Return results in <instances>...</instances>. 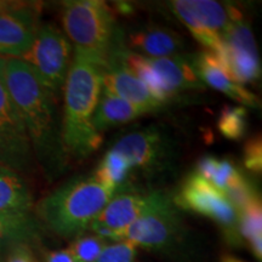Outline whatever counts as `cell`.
Instances as JSON below:
<instances>
[{
  "label": "cell",
  "instance_id": "10",
  "mask_svg": "<svg viewBox=\"0 0 262 262\" xmlns=\"http://www.w3.org/2000/svg\"><path fill=\"white\" fill-rule=\"evenodd\" d=\"M215 54L234 83L244 86L260 78L261 63L256 41L243 17L229 24L222 35L220 50Z\"/></svg>",
  "mask_w": 262,
  "mask_h": 262
},
{
  "label": "cell",
  "instance_id": "6",
  "mask_svg": "<svg viewBox=\"0 0 262 262\" xmlns=\"http://www.w3.org/2000/svg\"><path fill=\"white\" fill-rule=\"evenodd\" d=\"M19 60L32 68L52 94L63 89L72 63V44L54 24H41L27 54Z\"/></svg>",
  "mask_w": 262,
  "mask_h": 262
},
{
  "label": "cell",
  "instance_id": "28",
  "mask_svg": "<svg viewBox=\"0 0 262 262\" xmlns=\"http://www.w3.org/2000/svg\"><path fill=\"white\" fill-rule=\"evenodd\" d=\"M8 262H37L33 258L28 247H19L10 251Z\"/></svg>",
  "mask_w": 262,
  "mask_h": 262
},
{
  "label": "cell",
  "instance_id": "27",
  "mask_svg": "<svg viewBox=\"0 0 262 262\" xmlns=\"http://www.w3.org/2000/svg\"><path fill=\"white\" fill-rule=\"evenodd\" d=\"M244 166L254 172H261L262 170V142L260 136H255L245 143Z\"/></svg>",
  "mask_w": 262,
  "mask_h": 262
},
{
  "label": "cell",
  "instance_id": "24",
  "mask_svg": "<svg viewBox=\"0 0 262 262\" xmlns=\"http://www.w3.org/2000/svg\"><path fill=\"white\" fill-rule=\"evenodd\" d=\"M217 127L226 139L233 141L243 139L248 129L247 110L244 107H224L219 117Z\"/></svg>",
  "mask_w": 262,
  "mask_h": 262
},
{
  "label": "cell",
  "instance_id": "4",
  "mask_svg": "<svg viewBox=\"0 0 262 262\" xmlns=\"http://www.w3.org/2000/svg\"><path fill=\"white\" fill-rule=\"evenodd\" d=\"M61 21L77 58L104 68L113 52L124 45L112 8L101 0L64 2Z\"/></svg>",
  "mask_w": 262,
  "mask_h": 262
},
{
  "label": "cell",
  "instance_id": "18",
  "mask_svg": "<svg viewBox=\"0 0 262 262\" xmlns=\"http://www.w3.org/2000/svg\"><path fill=\"white\" fill-rule=\"evenodd\" d=\"M148 113L152 112L147 108L136 106L102 90L95 110L93 123L95 130L102 135L103 131L110 127L126 124Z\"/></svg>",
  "mask_w": 262,
  "mask_h": 262
},
{
  "label": "cell",
  "instance_id": "14",
  "mask_svg": "<svg viewBox=\"0 0 262 262\" xmlns=\"http://www.w3.org/2000/svg\"><path fill=\"white\" fill-rule=\"evenodd\" d=\"M160 192L162 191L148 194L131 192L116 193L95 222L111 229L123 241L124 232L156 204Z\"/></svg>",
  "mask_w": 262,
  "mask_h": 262
},
{
  "label": "cell",
  "instance_id": "21",
  "mask_svg": "<svg viewBox=\"0 0 262 262\" xmlns=\"http://www.w3.org/2000/svg\"><path fill=\"white\" fill-rule=\"evenodd\" d=\"M195 173L208 180L224 194L245 179L233 163L227 159H217L214 157H205L199 160Z\"/></svg>",
  "mask_w": 262,
  "mask_h": 262
},
{
  "label": "cell",
  "instance_id": "1",
  "mask_svg": "<svg viewBox=\"0 0 262 262\" xmlns=\"http://www.w3.org/2000/svg\"><path fill=\"white\" fill-rule=\"evenodd\" d=\"M3 73L27 131L34 159L51 181L66 171L70 160L62 139L56 95L19 58H4Z\"/></svg>",
  "mask_w": 262,
  "mask_h": 262
},
{
  "label": "cell",
  "instance_id": "5",
  "mask_svg": "<svg viewBox=\"0 0 262 262\" xmlns=\"http://www.w3.org/2000/svg\"><path fill=\"white\" fill-rule=\"evenodd\" d=\"M172 201L180 210H188L206 216L224 231L231 244H241L239 215L226 195L198 173H189L181 183Z\"/></svg>",
  "mask_w": 262,
  "mask_h": 262
},
{
  "label": "cell",
  "instance_id": "3",
  "mask_svg": "<svg viewBox=\"0 0 262 262\" xmlns=\"http://www.w3.org/2000/svg\"><path fill=\"white\" fill-rule=\"evenodd\" d=\"M114 194L94 178L72 179L38 203L37 214L54 233L77 238L90 227Z\"/></svg>",
  "mask_w": 262,
  "mask_h": 262
},
{
  "label": "cell",
  "instance_id": "15",
  "mask_svg": "<svg viewBox=\"0 0 262 262\" xmlns=\"http://www.w3.org/2000/svg\"><path fill=\"white\" fill-rule=\"evenodd\" d=\"M127 50L148 58H163L180 55L185 40L178 32L160 25H145L133 29L124 39Z\"/></svg>",
  "mask_w": 262,
  "mask_h": 262
},
{
  "label": "cell",
  "instance_id": "8",
  "mask_svg": "<svg viewBox=\"0 0 262 262\" xmlns=\"http://www.w3.org/2000/svg\"><path fill=\"white\" fill-rule=\"evenodd\" d=\"M169 6L196 41L212 52L220 50L222 35L229 24L243 17L234 5L212 0H173Z\"/></svg>",
  "mask_w": 262,
  "mask_h": 262
},
{
  "label": "cell",
  "instance_id": "31",
  "mask_svg": "<svg viewBox=\"0 0 262 262\" xmlns=\"http://www.w3.org/2000/svg\"><path fill=\"white\" fill-rule=\"evenodd\" d=\"M0 5H2V2H0Z\"/></svg>",
  "mask_w": 262,
  "mask_h": 262
},
{
  "label": "cell",
  "instance_id": "25",
  "mask_svg": "<svg viewBox=\"0 0 262 262\" xmlns=\"http://www.w3.org/2000/svg\"><path fill=\"white\" fill-rule=\"evenodd\" d=\"M107 241L96 234L79 235L68 248L75 262H95L106 248Z\"/></svg>",
  "mask_w": 262,
  "mask_h": 262
},
{
  "label": "cell",
  "instance_id": "30",
  "mask_svg": "<svg viewBox=\"0 0 262 262\" xmlns=\"http://www.w3.org/2000/svg\"><path fill=\"white\" fill-rule=\"evenodd\" d=\"M224 261H225V262H244V261H241V260H238V258L232 257V256H226V257H224Z\"/></svg>",
  "mask_w": 262,
  "mask_h": 262
},
{
  "label": "cell",
  "instance_id": "22",
  "mask_svg": "<svg viewBox=\"0 0 262 262\" xmlns=\"http://www.w3.org/2000/svg\"><path fill=\"white\" fill-rule=\"evenodd\" d=\"M133 170L130 163L116 150L110 149L100 163L93 178L114 193L126 182L129 173Z\"/></svg>",
  "mask_w": 262,
  "mask_h": 262
},
{
  "label": "cell",
  "instance_id": "11",
  "mask_svg": "<svg viewBox=\"0 0 262 262\" xmlns=\"http://www.w3.org/2000/svg\"><path fill=\"white\" fill-rule=\"evenodd\" d=\"M40 8L32 3L0 5V57L21 58L32 47L40 27Z\"/></svg>",
  "mask_w": 262,
  "mask_h": 262
},
{
  "label": "cell",
  "instance_id": "9",
  "mask_svg": "<svg viewBox=\"0 0 262 262\" xmlns=\"http://www.w3.org/2000/svg\"><path fill=\"white\" fill-rule=\"evenodd\" d=\"M3 67L4 57H0V165L17 172L28 171L34 156L24 122L6 86Z\"/></svg>",
  "mask_w": 262,
  "mask_h": 262
},
{
  "label": "cell",
  "instance_id": "29",
  "mask_svg": "<svg viewBox=\"0 0 262 262\" xmlns=\"http://www.w3.org/2000/svg\"><path fill=\"white\" fill-rule=\"evenodd\" d=\"M47 262H75L68 249L66 250L51 251L47 255Z\"/></svg>",
  "mask_w": 262,
  "mask_h": 262
},
{
  "label": "cell",
  "instance_id": "12",
  "mask_svg": "<svg viewBox=\"0 0 262 262\" xmlns=\"http://www.w3.org/2000/svg\"><path fill=\"white\" fill-rule=\"evenodd\" d=\"M111 149L120 153L133 169L139 168L148 175L165 170L172 158L170 140L157 127L126 134Z\"/></svg>",
  "mask_w": 262,
  "mask_h": 262
},
{
  "label": "cell",
  "instance_id": "23",
  "mask_svg": "<svg viewBox=\"0 0 262 262\" xmlns=\"http://www.w3.org/2000/svg\"><path fill=\"white\" fill-rule=\"evenodd\" d=\"M239 231L258 260L262 257V206L260 195L239 212Z\"/></svg>",
  "mask_w": 262,
  "mask_h": 262
},
{
  "label": "cell",
  "instance_id": "17",
  "mask_svg": "<svg viewBox=\"0 0 262 262\" xmlns=\"http://www.w3.org/2000/svg\"><path fill=\"white\" fill-rule=\"evenodd\" d=\"M148 60L171 98L185 91H198L205 88L193 68L192 57L180 54L171 57Z\"/></svg>",
  "mask_w": 262,
  "mask_h": 262
},
{
  "label": "cell",
  "instance_id": "7",
  "mask_svg": "<svg viewBox=\"0 0 262 262\" xmlns=\"http://www.w3.org/2000/svg\"><path fill=\"white\" fill-rule=\"evenodd\" d=\"M185 234L180 209L172 196L160 192L156 204L124 232L123 241L148 250L169 251L180 244Z\"/></svg>",
  "mask_w": 262,
  "mask_h": 262
},
{
  "label": "cell",
  "instance_id": "32",
  "mask_svg": "<svg viewBox=\"0 0 262 262\" xmlns=\"http://www.w3.org/2000/svg\"><path fill=\"white\" fill-rule=\"evenodd\" d=\"M222 262H225V261H224V260H222Z\"/></svg>",
  "mask_w": 262,
  "mask_h": 262
},
{
  "label": "cell",
  "instance_id": "2",
  "mask_svg": "<svg viewBox=\"0 0 262 262\" xmlns=\"http://www.w3.org/2000/svg\"><path fill=\"white\" fill-rule=\"evenodd\" d=\"M103 68L74 57L66 78L62 139L68 158L81 159L96 152L102 135L94 127V113L102 93Z\"/></svg>",
  "mask_w": 262,
  "mask_h": 262
},
{
  "label": "cell",
  "instance_id": "26",
  "mask_svg": "<svg viewBox=\"0 0 262 262\" xmlns=\"http://www.w3.org/2000/svg\"><path fill=\"white\" fill-rule=\"evenodd\" d=\"M137 247L131 242L120 241L106 245L95 262H134Z\"/></svg>",
  "mask_w": 262,
  "mask_h": 262
},
{
  "label": "cell",
  "instance_id": "13",
  "mask_svg": "<svg viewBox=\"0 0 262 262\" xmlns=\"http://www.w3.org/2000/svg\"><path fill=\"white\" fill-rule=\"evenodd\" d=\"M124 48H125V44L114 51L108 60L106 67L103 68L102 90L136 106L147 108L150 112H156L163 107V104H160L150 95L145 85L123 63L120 58V51Z\"/></svg>",
  "mask_w": 262,
  "mask_h": 262
},
{
  "label": "cell",
  "instance_id": "16",
  "mask_svg": "<svg viewBox=\"0 0 262 262\" xmlns=\"http://www.w3.org/2000/svg\"><path fill=\"white\" fill-rule=\"evenodd\" d=\"M192 63L196 75L204 85L206 84L212 89L221 91L244 106L260 107L258 98L253 93L231 79L215 52L208 50L199 52L192 57Z\"/></svg>",
  "mask_w": 262,
  "mask_h": 262
},
{
  "label": "cell",
  "instance_id": "20",
  "mask_svg": "<svg viewBox=\"0 0 262 262\" xmlns=\"http://www.w3.org/2000/svg\"><path fill=\"white\" fill-rule=\"evenodd\" d=\"M32 208L31 189L19 172L0 165V212L32 214Z\"/></svg>",
  "mask_w": 262,
  "mask_h": 262
},
{
  "label": "cell",
  "instance_id": "19",
  "mask_svg": "<svg viewBox=\"0 0 262 262\" xmlns=\"http://www.w3.org/2000/svg\"><path fill=\"white\" fill-rule=\"evenodd\" d=\"M40 228L32 214L0 212V253L35 243L40 239Z\"/></svg>",
  "mask_w": 262,
  "mask_h": 262
}]
</instances>
